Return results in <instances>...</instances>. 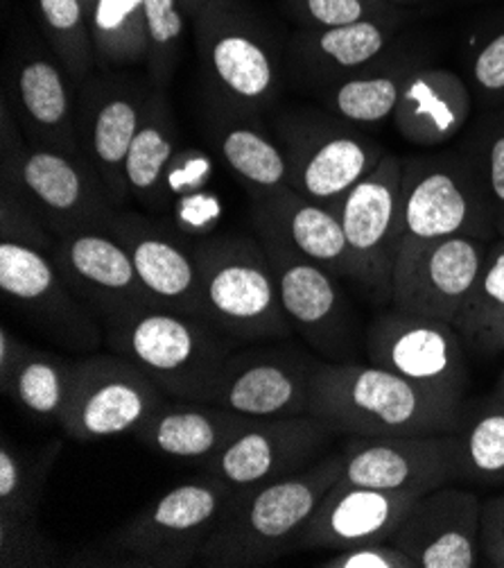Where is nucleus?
Instances as JSON below:
<instances>
[{
	"instance_id": "obj_1",
	"label": "nucleus",
	"mask_w": 504,
	"mask_h": 568,
	"mask_svg": "<svg viewBox=\"0 0 504 568\" xmlns=\"http://www.w3.org/2000/svg\"><path fill=\"white\" fill-rule=\"evenodd\" d=\"M340 476L342 453L335 450L304 471L236 489L204 541L197 566L256 568L297 552L301 530Z\"/></svg>"
},
{
	"instance_id": "obj_2",
	"label": "nucleus",
	"mask_w": 504,
	"mask_h": 568,
	"mask_svg": "<svg viewBox=\"0 0 504 568\" xmlns=\"http://www.w3.org/2000/svg\"><path fill=\"white\" fill-rule=\"evenodd\" d=\"M464 404L428 392L378 365L323 361L312 389L310 415L335 435L455 433Z\"/></svg>"
},
{
	"instance_id": "obj_3",
	"label": "nucleus",
	"mask_w": 504,
	"mask_h": 568,
	"mask_svg": "<svg viewBox=\"0 0 504 568\" xmlns=\"http://www.w3.org/2000/svg\"><path fill=\"white\" fill-rule=\"evenodd\" d=\"M206 95L215 109L263 116L281 98L286 45L245 0H213L193 21Z\"/></svg>"
},
{
	"instance_id": "obj_4",
	"label": "nucleus",
	"mask_w": 504,
	"mask_h": 568,
	"mask_svg": "<svg viewBox=\"0 0 504 568\" xmlns=\"http://www.w3.org/2000/svg\"><path fill=\"white\" fill-rule=\"evenodd\" d=\"M106 347L132 361L165 396L210 402L224 363L238 349L217 324L152 306L104 322Z\"/></svg>"
},
{
	"instance_id": "obj_5",
	"label": "nucleus",
	"mask_w": 504,
	"mask_h": 568,
	"mask_svg": "<svg viewBox=\"0 0 504 568\" xmlns=\"http://www.w3.org/2000/svg\"><path fill=\"white\" fill-rule=\"evenodd\" d=\"M236 489L208 474L173 487L71 566L188 568L215 530Z\"/></svg>"
},
{
	"instance_id": "obj_6",
	"label": "nucleus",
	"mask_w": 504,
	"mask_h": 568,
	"mask_svg": "<svg viewBox=\"0 0 504 568\" xmlns=\"http://www.w3.org/2000/svg\"><path fill=\"white\" fill-rule=\"evenodd\" d=\"M271 132L286 152L290 189L335 211L387 154L364 128L335 116L328 109L278 111Z\"/></svg>"
},
{
	"instance_id": "obj_7",
	"label": "nucleus",
	"mask_w": 504,
	"mask_h": 568,
	"mask_svg": "<svg viewBox=\"0 0 504 568\" xmlns=\"http://www.w3.org/2000/svg\"><path fill=\"white\" fill-rule=\"evenodd\" d=\"M215 324L240 343L286 339L290 320L260 241L243 234L204 236L193 245Z\"/></svg>"
},
{
	"instance_id": "obj_8",
	"label": "nucleus",
	"mask_w": 504,
	"mask_h": 568,
	"mask_svg": "<svg viewBox=\"0 0 504 568\" xmlns=\"http://www.w3.org/2000/svg\"><path fill=\"white\" fill-rule=\"evenodd\" d=\"M401 224V245L448 236L497 239L482 180L460 145L403 159Z\"/></svg>"
},
{
	"instance_id": "obj_9",
	"label": "nucleus",
	"mask_w": 504,
	"mask_h": 568,
	"mask_svg": "<svg viewBox=\"0 0 504 568\" xmlns=\"http://www.w3.org/2000/svg\"><path fill=\"white\" fill-rule=\"evenodd\" d=\"M0 184L12 186L41 215L54 239L75 232H109L119 209L111 204L91 161L82 154L25 143L0 159Z\"/></svg>"
},
{
	"instance_id": "obj_10",
	"label": "nucleus",
	"mask_w": 504,
	"mask_h": 568,
	"mask_svg": "<svg viewBox=\"0 0 504 568\" xmlns=\"http://www.w3.org/2000/svg\"><path fill=\"white\" fill-rule=\"evenodd\" d=\"M274 272L278 297L306 343L330 363H356L358 315L335 276L269 234H256Z\"/></svg>"
},
{
	"instance_id": "obj_11",
	"label": "nucleus",
	"mask_w": 504,
	"mask_h": 568,
	"mask_svg": "<svg viewBox=\"0 0 504 568\" xmlns=\"http://www.w3.org/2000/svg\"><path fill=\"white\" fill-rule=\"evenodd\" d=\"M403 156L387 152L371 175L356 184L338 213L353 263V283L384 306L394 295V265L403 236L401 224Z\"/></svg>"
},
{
	"instance_id": "obj_12",
	"label": "nucleus",
	"mask_w": 504,
	"mask_h": 568,
	"mask_svg": "<svg viewBox=\"0 0 504 568\" xmlns=\"http://www.w3.org/2000/svg\"><path fill=\"white\" fill-rule=\"evenodd\" d=\"M364 352L371 365L445 399L466 402L469 365L462 335L453 324L391 306L367 326Z\"/></svg>"
},
{
	"instance_id": "obj_13",
	"label": "nucleus",
	"mask_w": 504,
	"mask_h": 568,
	"mask_svg": "<svg viewBox=\"0 0 504 568\" xmlns=\"http://www.w3.org/2000/svg\"><path fill=\"white\" fill-rule=\"evenodd\" d=\"M150 80L121 71H95L78 87V139L116 209L132 197L127 186V154L143 123Z\"/></svg>"
},
{
	"instance_id": "obj_14",
	"label": "nucleus",
	"mask_w": 504,
	"mask_h": 568,
	"mask_svg": "<svg viewBox=\"0 0 504 568\" xmlns=\"http://www.w3.org/2000/svg\"><path fill=\"white\" fill-rule=\"evenodd\" d=\"M0 291L52 343L71 352H95L106 343L102 322L71 291L48 252L0 243Z\"/></svg>"
},
{
	"instance_id": "obj_15",
	"label": "nucleus",
	"mask_w": 504,
	"mask_h": 568,
	"mask_svg": "<svg viewBox=\"0 0 504 568\" xmlns=\"http://www.w3.org/2000/svg\"><path fill=\"white\" fill-rule=\"evenodd\" d=\"M163 399L165 394L125 356H89L75 361L71 399L60 424L75 442L134 435Z\"/></svg>"
},
{
	"instance_id": "obj_16",
	"label": "nucleus",
	"mask_w": 504,
	"mask_h": 568,
	"mask_svg": "<svg viewBox=\"0 0 504 568\" xmlns=\"http://www.w3.org/2000/svg\"><path fill=\"white\" fill-rule=\"evenodd\" d=\"M321 365L323 358L295 345L236 349L222 367L210 404L251 419L306 415Z\"/></svg>"
},
{
	"instance_id": "obj_17",
	"label": "nucleus",
	"mask_w": 504,
	"mask_h": 568,
	"mask_svg": "<svg viewBox=\"0 0 504 568\" xmlns=\"http://www.w3.org/2000/svg\"><path fill=\"white\" fill-rule=\"evenodd\" d=\"M488 247V241L475 236H448L430 243L399 245L391 306L455 324L475 288Z\"/></svg>"
},
{
	"instance_id": "obj_18",
	"label": "nucleus",
	"mask_w": 504,
	"mask_h": 568,
	"mask_svg": "<svg viewBox=\"0 0 504 568\" xmlns=\"http://www.w3.org/2000/svg\"><path fill=\"white\" fill-rule=\"evenodd\" d=\"M335 437V430L310 413L254 419L217 456L202 463V471L234 489L256 487L315 465Z\"/></svg>"
},
{
	"instance_id": "obj_19",
	"label": "nucleus",
	"mask_w": 504,
	"mask_h": 568,
	"mask_svg": "<svg viewBox=\"0 0 504 568\" xmlns=\"http://www.w3.org/2000/svg\"><path fill=\"white\" fill-rule=\"evenodd\" d=\"M340 453L344 485L425 494L457 480L455 433L349 435Z\"/></svg>"
},
{
	"instance_id": "obj_20",
	"label": "nucleus",
	"mask_w": 504,
	"mask_h": 568,
	"mask_svg": "<svg viewBox=\"0 0 504 568\" xmlns=\"http://www.w3.org/2000/svg\"><path fill=\"white\" fill-rule=\"evenodd\" d=\"M50 256L102 326L109 320L158 306L143 286L125 245L109 232L60 236Z\"/></svg>"
},
{
	"instance_id": "obj_21",
	"label": "nucleus",
	"mask_w": 504,
	"mask_h": 568,
	"mask_svg": "<svg viewBox=\"0 0 504 568\" xmlns=\"http://www.w3.org/2000/svg\"><path fill=\"white\" fill-rule=\"evenodd\" d=\"M480 515V496L448 483L421 494L389 541L401 548L416 568L484 566Z\"/></svg>"
},
{
	"instance_id": "obj_22",
	"label": "nucleus",
	"mask_w": 504,
	"mask_h": 568,
	"mask_svg": "<svg viewBox=\"0 0 504 568\" xmlns=\"http://www.w3.org/2000/svg\"><path fill=\"white\" fill-rule=\"evenodd\" d=\"M109 234L125 245L143 286L158 306L215 324L193 247H186L182 239L152 217L123 209H119Z\"/></svg>"
},
{
	"instance_id": "obj_23",
	"label": "nucleus",
	"mask_w": 504,
	"mask_h": 568,
	"mask_svg": "<svg viewBox=\"0 0 504 568\" xmlns=\"http://www.w3.org/2000/svg\"><path fill=\"white\" fill-rule=\"evenodd\" d=\"M8 100L25 134L39 148L82 154L78 139V84L54 54L28 48L12 62Z\"/></svg>"
},
{
	"instance_id": "obj_24",
	"label": "nucleus",
	"mask_w": 504,
	"mask_h": 568,
	"mask_svg": "<svg viewBox=\"0 0 504 568\" xmlns=\"http://www.w3.org/2000/svg\"><path fill=\"white\" fill-rule=\"evenodd\" d=\"M410 19H369L340 28L295 32L286 41V73L312 95L376 62L401 39Z\"/></svg>"
},
{
	"instance_id": "obj_25",
	"label": "nucleus",
	"mask_w": 504,
	"mask_h": 568,
	"mask_svg": "<svg viewBox=\"0 0 504 568\" xmlns=\"http://www.w3.org/2000/svg\"><path fill=\"white\" fill-rule=\"evenodd\" d=\"M421 494L384 491L338 480L299 535L297 550H344L389 541Z\"/></svg>"
},
{
	"instance_id": "obj_26",
	"label": "nucleus",
	"mask_w": 504,
	"mask_h": 568,
	"mask_svg": "<svg viewBox=\"0 0 504 568\" xmlns=\"http://www.w3.org/2000/svg\"><path fill=\"white\" fill-rule=\"evenodd\" d=\"M256 234H269L335 276L353 281L340 213L286 186L251 200Z\"/></svg>"
},
{
	"instance_id": "obj_27",
	"label": "nucleus",
	"mask_w": 504,
	"mask_h": 568,
	"mask_svg": "<svg viewBox=\"0 0 504 568\" xmlns=\"http://www.w3.org/2000/svg\"><path fill=\"white\" fill-rule=\"evenodd\" d=\"M425 67V50L399 39L376 62L315 93L323 109L358 128H376L394 116L408 80Z\"/></svg>"
},
{
	"instance_id": "obj_28",
	"label": "nucleus",
	"mask_w": 504,
	"mask_h": 568,
	"mask_svg": "<svg viewBox=\"0 0 504 568\" xmlns=\"http://www.w3.org/2000/svg\"><path fill=\"white\" fill-rule=\"evenodd\" d=\"M473 116V93L460 73L421 67L394 111L397 132L416 148H441L460 136Z\"/></svg>"
},
{
	"instance_id": "obj_29",
	"label": "nucleus",
	"mask_w": 504,
	"mask_h": 568,
	"mask_svg": "<svg viewBox=\"0 0 504 568\" xmlns=\"http://www.w3.org/2000/svg\"><path fill=\"white\" fill-rule=\"evenodd\" d=\"M254 419L210 402L165 399L134 437L158 456L206 463L238 437Z\"/></svg>"
},
{
	"instance_id": "obj_30",
	"label": "nucleus",
	"mask_w": 504,
	"mask_h": 568,
	"mask_svg": "<svg viewBox=\"0 0 504 568\" xmlns=\"http://www.w3.org/2000/svg\"><path fill=\"white\" fill-rule=\"evenodd\" d=\"M260 119L213 106L208 123V136L217 156L251 200L290 186L286 152Z\"/></svg>"
},
{
	"instance_id": "obj_31",
	"label": "nucleus",
	"mask_w": 504,
	"mask_h": 568,
	"mask_svg": "<svg viewBox=\"0 0 504 568\" xmlns=\"http://www.w3.org/2000/svg\"><path fill=\"white\" fill-rule=\"evenodd\" d=\"M179 154V125L167 91L152 89L143 123L127 154L130 195L147 211H161L165 204V182Z\"/></svg>"
},
{
	"instance_id": "obj_32",
	"label": "nucleus",
	"mask_w": 504,
	"mask_h": 568,
	"mask_svg": "<svg viewBox=\"0 0 504 568\" xmlns=\"http://www.w3.org/2000/svg\"><path fill=\"white\" fill-rule=\"evenodd\" d=\"M455 478L484 487H504V399L493 389L462 408L455 430Z\"/></svg>"
},
{
	"instance_id": "obj_33",
	"label": "nucleus",
	"mask_w": 504,
	"mask_h": 568,
	"mask_svg": "<svg viewBox=\"0 0 504 568\" xmlns=\"http://www.w3.org/2000/svg\"><path fill=\"white\" fill-rule=\"evenodd\" d=\"M64 448L62 439L23 450L10 437L0 442V526H39L37 509L50 471Z\"/></svg>"
},
{
	"instance_id": "obj_34",
	"label": "nucleus",
	"mask_w": 504,
	"mask_h": 568,
	"mask_svg": "<svg viewBox=\"0 0 504 568\" xmlns=\"http://www.w3.org/2000/svg\"><path fill=\"white\" fill-rule=\"evenodd\" d=\"M97 71H123L147 62L145 0H86Z\"/></svg>"
},
{
	"instance_id": "obj_35",
	"label": "nucleus",
	"mask_w": 504,
	"mask_h": 568,
	"mask_svg": "<svg viewBox=\"0 0 504 568\" xmlns=\"http://www.w3.org/2000/svg\"><path fill=\"white\" fill-rule=\"evenodd\" d=\"M73 378L75 361L28 347L3 394L30 417L60 422L71 399Z\"/></svg>"
},
{
	"instance_id": "obj_36",
	"label": "nucleus",
	"mask_w": 504,
	"mask_h": 568,
	"mask_svg": "<svg viewBox=\"0 0 504 568\" xmlns=\"http://www.w3.org/2000/svg\"><path fill=\"white\" fill-rule=\"evenodd\" d=\"M43 37L66 69L71 80L80 87L97 71L93 34L89 14L82 0H34Z\"/></svg>"
},
{
	"instance_id": "obj_37",
	"label": "nucleus",
	"mask_w": 504,
	"mask_h": 568,
	"mask_svg": "<svg viewBox=\"0 0 504 568\" xmlns=\"http://www.w3.org/2000/svg\"><path fill=\"white\" fill-rule=\"evenodd\" d=\"M460 148L473 161L486 191L497 239H504V106L482 111Z\"/></svg>"
},
{
	"instance_id": "obj_38",
	"label": "nucleus",
	"mask_w": 504,
	"mask_h": 568,
	"mask_svg": "<svg viewBox=\"0 0 504 568\" xmlns=\"http://www.w3.org/2000/svg\"><path fill=\"white\" fill-rule=\"evenodd\" d=\"M186 12L179 0H145L147 28V80L154 89L167 91L173 84L184 50Z\"/></svg>"
},
{
	"instance_id": "obj_39",
	"label": "nucleus",
	"mask_w": 504,
	"mask_h": 568,
	"mask_svg": "<svg viewBox=\"0 0 504 568\" xmlns=\"http://www.w3.org/2000/svg\"><path fill=\"white\" fill-rule=\"evenodd\" d=\"M464 64L473 100L482 111L504 106V17L471 34Z\"/></svg>"
},
{
	"instance_id": "obj_40",
	"label": "nucleus",
	"mask_w": 504,
	"mask_h": 568,
	"mask_svg": "<svg viewBox=\"0 0 504 568\" xmlns=\"http://www.w3.org/2000/svg\"><path fill=\"white\" fill-rule=\"evenodd\" d=\"M278 10L301 30L340 28L369 19H410L389 0H278Z\"/></svg>"
},
{
	"instance_id": "obj_41",
	"label": "nucleus",
	"mask_w": 504,
	"mask_h": 568,
	"mask_svg": "<svg viewBox=\"0 0 504 568\" xmlns=\"http://www.w3.org/2000/svg\"><path fill=\"white\" fill-rule=\"evenodd\" d=\"M504 317V239H495L477 276L473 293L462 306L455 328L473 345L475 339Z\"/></svg>"
},
{
	"instance_id": "obj_42",
	"label": "nucleus",
	"mask_w": 504,
	"mask_h": 568,
	"mask_svg": "<svg viewBox=\"0 0 504 568\" xmlns=\"http://www.w3.org/2000/svg\"><path fill=\"white\" fill-rule=\"evenodd\" d=\"M0 236L52 254L54 239L41 215L12 186L0 184Z\"/></svg>"
},
{
	"instance_id": "obj_43",
	"label": "nucleus",
	"mask_w": 504,
	"mask_h": 568,
	"mask_svg": "<svg viewBox=\"0 0 504 568\" xmlns=\"http://www.w3.org/2000/svg\"><path fill=\"white\" fill-rule=\"evenodd\" d=\"M64 561L39 526H0V566H58Z\"/></svg>"
},
{
	"instance_id": "obj_44",
	"label": "nucleus",
	"mask_w": 504,
	"mask_h": 568,
	"mask_svg": "<svg viewBox=\"0 0 504 568\" xmlns=\"http://www.w3.org/2000/svg\"><path fill=\"white\" fill-rule=\"evenodd\" d=\"M323 568H416L414 561L391 541H371L338 550L321 561Z\"/></svg>"
},
{
	"instance_id": "obj_45",
	"label": "nucleus",
	"mask_w": 504,
	"mask_h": 568,
	"mask_svg": "<svg viewBox=\"0 0 504 568\" xmlns=\"http://www.w3.org/2000/svg\"><path fill=\"white\" fill-rule=\"evenodd\" d=\"M480 552L484 566L504 568V491L482 500Z\"/></svg>"
},
{
	"instance_id": "obj_46",
	"label": "nucleus",
	"mask_w": 504,
	"mask_h": 568,
	"mask_svg": "<svg viewBox=\"0 0 504 568\" xmlns=\"http://www.w3.org/2000/svg\"><path fill=\"white\" fill-rule=\"evenodd\" d=\"M28 347L30 345H25L23 339H19L8 326L0 328V392L10 385Z\"/></svg>"
},
{
	"instance_id": "obj_47",
	"label": "nucleus",
	"mask_w": 504,
	"mask_h": 568,
	"mask_svg": "<svg viewBox=\"0 0 504 568\" xmlns=\"http://www.w3.org/2000/svg\"><path fill=\"white\" fill-rule=\"evenodd\" d=\"M473 345H475V349L488 352V354L504 352V317L500 322H495L488 331H484Z\"/></svg>"
},
{
	"instance_id": "obj_48",
	"label": "nucleus",
	"mask_w": 504,
	"mask_h": 568,
	"mask_svg": "<svg viewBox=\"0 0 504 568\" xmlns=\"http://www.w3.org/2000/svg\"><path fill=\"white\" fill-rule=\"evenodd\" d=\"M389 3L394 6V8H399L401 12L412 14L416 10H425V8L434 6V3H439V0H389Z\"/></svg>"
},
{
	"instance_id": "obj_49",
	"label": "nucleus",
	"mask_w": 504,
	"mask_h": 568,
	"mask_svg": "<svg viewBox=\"0 0 504 568\" xmlns=\"http://www.w3.org/2000/svg\"><path fill=\"white\" fill-rule=\"evenodd\" d=\"M179 3H182L184 12H186L188 21H195L213 3V0H179Z\"/></svg>"
},
{
	"instance_id": "obj_50",
	"label": "nucleus",
	"mask_w": 504,
	"mask_h": 568,
	"mask_svg": "<svg viewBox=\"0 0 504 568\" xmlns=\"http://www.w3.org/2000/svg\"><path fill=\"white\" fill-rule=\"evenodd\" d=\"M495 392L502 396L504 399V369H502V374H500V378H497V385H495Z\"/></svg>"
},
{
	"instance_id": "obj_51",
	"label": "nucleus",
	"mask_w": 504,
	"mask_h": 568,
	"mask_svg": "<svg viewBox=\"0 0 504 568\" xmlns=\"http://www.w3.org/2000/svg\"><path fill=\"white\" fill-rule=\"evenodd\" d=\"M455 6H475V3H486V0H451Z\"/></svg>"
}]
</instances>
